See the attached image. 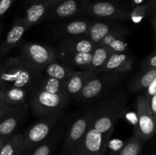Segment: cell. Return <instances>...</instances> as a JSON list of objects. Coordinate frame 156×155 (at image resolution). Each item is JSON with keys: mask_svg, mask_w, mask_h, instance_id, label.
Segmentation results:
<instances>
[{"mask_svg": "<svg viewBox=\"0 0 156 155\" xmlns=\"http://www.w3.org/2000/svg\"><path fill=\"white\" fill-rule=\"evenodd\" d=\"M27 90H30L32 112L37 117L62 112L69 97L62 82L47 76H40L34 85Z\"/></svg>", "mask_w": 156, "mask_h": 155, "instance_id": "cell-1", "label": "cell"}, {"mask_svg": "<svg viewBox=\"0 0 156 155\" xmlns=\"http://www.w3.org/2000/svg\"><path fill=\"white\" fill-rule=\"evenodd\" d=\"M127 97L123 92L108 96L93 108L91 126L101 134L111 137L116 123L124 112Z\"/></svg>", "mask_w": 156, "mask_h": 155, "instance_id": "cell-2", "label": "cell"}, {"mask_svg": "<svg viewBox=\"0 0 156 155\" xmlns=\"http://www.w3.org/2000/svg\"><path fill=\"white\" fill-rule=\"evenodd\" d=\"M41 74L30 68L19 56L9 57L0 66V78L7 86L30 88Z\"/></svg>", "mask_w": 156, "mask_h": 155, "instance_id": "cell-3", "label": "cell"}, {"mask_svg": "<svg viewBox=\"0 0 156 155\" xmlns=\"http://www.w3.org/2000/svg\"><path fill=\"white\" fill-rule=\"evenodd\" d=\"M124 78L123 74L110 72L97 73L85 85L75 98L82 103L92 101L114 88Z\"/></svg>", "mask_w": 156, "mask_h": 155, "instance_id": "cell-4", "label": "cell"}, {"mask_svg": "<svg viewBox=\"0 0 156 155\" xmlns=\"http://www.w3.org/2000/svg\"><path fill=\"white\" fill-rule=\"evenodd\" d=\"M62 116V112L41 117L42 119L38 121L27 129L23 134L22 146L20 150V155L27 153L36 146H38L49 136L53 126Z\"/></svg>", "mask_w": 156, "mask_h": 155, "instance_id": "cell-5", "label": "cell"}, {"mask_svg": "<svg viewBox=\"0 0 156 155\" xmlns=\"http://www.w3.org/2000/svg\"><path fill=\"white\" fill-rule=\"evenodd\" d=\"M19 56L31 69L39 74L43 72L50 62L56 59L53 49L36 43L23 44Z\"/></svg>", "mask_w": 156, "mask_h": 155, "instance_id": "cell-6", "label": "cell"}, {"mask_svg": "<svg viewBox=\"0 0 156 155\" xmlns=\"http://www.w3.org/2000/svg\"><path fill=\"white\" fill-rule=\"evenodd\" d=\"M137 122L134 134L143 141L149 139L155 132L156 116L153 115L148 104L145 94L138 95L136 102Z\"/></svg>", "mask_w": 156, "mask_h": 155, "instance_id": "cell-7", "label": "cell"}, {"mask_svg": "<svg viewBox=\"0 0 156 155\" xmlns=\"http://www.w3.org/2000/svg\"><path fill=\"white\" fill-rule=\"evenodd\" d=\"M111 138L90 126L71 155H105Z\"/></svg>", "mask_w": 156, "mask_h": 155, "instance_id": "cell-8", "label": "cell"}, {"mask_svg": "<svg viewBox=\"0 0 156 155\" xmlns=\"http://www.w3.org/2000/svg\"><path fill=\"white\" fill-rule=\"evenodd\" d=\"M80 15L106 19L128 20L129 18V12L126 9L108 2H87L81 10Z\"/></svg>", "mask_w": 156, "mask_h": 155, "instance_id": "cell-9", "label": "cell"}, {"mask_svg": "<svg viewBox=\"0 0 156 155\" xmlns=\"http://www.w3.org/2000/svg\"><path fill=\"white\" fill-rule=\"evenodd\" d=\"M93 118V108L88 109L82 115L76 119L70 126L63 144V151L65 153H71L78 145L85 132L91 126Z\"/></svg>", "mask_w": 156, "mask_h": 155, "instance_id": "cell-10", "label": "cell"}, {"mask_svg": "<svg viewBox=\"0 0 156 155\" xmlns=\"http://www.w3.org/2000/svg\"><path fill=\"white\" fill-rule=\"evenodd\" d=\"M129 33L128 28L111 21H91L85 36L95 44H98L108 35L117 34L126 36Z\"/></svg>", "mask_w": 156, "mask_h": 155, "instance_id": "cell-11", "label": "cell"}, {"mask_svg": "<svg viewBox=\"0 0 156 155\" xmlns=\"http://www.w3.org/2000/svg\"><path fill=\"white\" fill-rule=\"evenodd\" d=\"M88 0H65L49 10L45 19H65L80 15L81 10Z\"/></svg>", "mask_w": 156, "mask_h": 155, "instance_id": "cell-12", "label": "cell"}, {"mask_svg": "<svg viewBox=\"0 0 156 155\" xmlns=\"http://www.w3.org/2000/svg\"><path fill=\"white\" fill-rule=\"evenodd\" d=\"M28 29L29 27L24 24L23 18L17 17L0 46V54L4 56L15 48L21 42L24 33Z\"/></svg>", "mask_w": 156, "mask_h": 155, "instance_id": "cell-13", "label": "cell"}, {"mask_svg": "<svg viewBox=\"0 0 156 155\" xmlns=\"http://www.w3.org/2000/svg\"><path fill=\"white\" fill-rule=\"evenodd\" d=\"M133 59L127 53H111L101 72L125 74L131 71Z\"/></svg>", "mask_w": 156, "mask_h": 155, "instance_id": "cell-14", "label": "cell"}, {"mask_svg": "<svg viewBox=\"0 0 156 155\" xmlns=\"http://www.w3.org/2000/svg\"><path fill=\"white\" fill-rule=\"evenodd\" d=\"M96 44L86 36H77L67 37L55 50L73 53H91Z\"/></svg>", "mask_w": 156, "mask_h": 155, "instance_id": "cell-15", "label": "cell"}, {"mask_svg": "<svg viewBox=\"0 0 156 155\" xmlns=\"http://www.w3.org/2000/svg\"><path fill=\"white\" fill-rule=\"evenodd\" d=\"M91 21L88 19H76L69 21L55 28L56 36H85L89 29Z\"/></svg>", "mask_w": 156, "mask_h": 155, "instance_id": "cell-16", "label": "cell"}, {"mask_svg": "<svg viewBox=\"0 0 156 155\" xmlns=\"http://www.w3.org/2000/svg\"><path fill=\"white\" fill-rule=\"evenodd\" d=\"M97 73L88 71H74L64 84L65 90L69 96L76 97L85 87L87 82Z\"/></svg>", "mask_w": 156, "mask_h": 155, "instance_id": "cell-17", "label": "cell"}, {"mask_svg": "<svg viewBox=\"0 0 156 155\" xmlns=\"http://www.w3.org/2000/svg\"><path fill=\"white\" fill-rule=\"evenodd\" d=\"M50 9L49 2H38L29 5L26 9L23 21L30 28L33 25L38 24L45 19L49 10Z\"/></svg>", "mask_w": 156, "mask_h": 155, "instance_id": "cell-18", "label": "cell"}, {"mask_svg": "<svg viewBox=\"0 0 156 155\" xmlns=\"http://www.w3.org/2000/svg\"><path fill=\"white\" fill-rule=\"evenodd\" d=\"M56 59H59L63 63L68 65L77 67L82 71H88L91 60V53H73L61 51L53 49Z\"/></svg>", "mask_w": 156, "mask_h": 155, "instance_id": "cell-19", "label": "cell"}, {"mask_svg": "<svg viewBox=\"0 0 156 155\" xmlns=\"http://www.w3.org/2000/svg\"><path fill=\"white\" fill-rule=\"evenodd\" d=\"M24 115V110L21 106H18L15 112L2 120L0 122V138H8L12 136L22 121Z\"/></svg>", "mask_w": 156, "mask_h": 155, "instance_id": "cell-20", "label": "cell"}, {"mask_svg": "<svg viewBox=\"0 0 156 155\" xmlns=\"http://www.w3.org/2000/svg\"><path fill=\"white\" fill-rule=\"evenodd\" d=\"M75 70L63 62H58V59L50 62L44 69L46 76L60 81L63 84L66 81Z\"/></svg>", "mask_w": 156, "mask_h": 155, "instance_id": "cell-21", "label": "cell"}, {"mask_svg": "<svg viewBox=\"0 0 156 155\" xmlns=\"http://www.w3.org/2000/svg\"><path fill=\"white\" fill-rule=\"evenodd\" d=\"M156 79V68L140 71L128 83V88L131 93H136L146 90L149 85Z\"/></svg>", "mask_w": 156, "mask_h": 155, "instance_id": "cell-22", "label": "cell"}, {"mask_svg": "<svg viewBox=\"0 0 156 155\" xmlns=\"http://www.w3.org/2000/svg\"><path fill=\"white\" fill-rule=\"evenodd\" d=\"M111 52L100 44H96L91 52V60L88 67V71L95 73L101 72L102 68L108 61Z\"/></svg>", "mask_w": 156, "mask_h": 155, "instance_id": "cell-23", "label": "cell"}, {"mask_svg": "<svg viewBox=\"0 0 156 155\" xmlns=\"http://www.w3.org/2000/svg\"><path fill=\"white\" fill-rule=\"evenodd\" d=\"M27 89L24 88L7 86L5 89L4 103L10 106H21L25 102Z\"/></svg>", "mask_w": 156, "mask_h": 155, "instance_id": "cell-24", "label": "cell"}, {"mask_svg": "<svg viewBox=\"0 0 156 155\" xmlns=\"http://www.w3.org/2000/svg\"><path fill=\"white\" fill-rule=\"evenodd\" d=\"M125 36L117 34H111L105 36L98 44L109 50L111 53H126L127 44L124 40Z\"/></svg>", "mask_w": 156, "mask_h": 155, "instance_id": "cell-25", "label": "cell"}, {"mask_svg": "<svg viewBox=\"0 0 156 155\" xmlns=\"http://www.w3.org/2000/svg\"><path fill=\"white\" fill-rule=\"evenodd\" d=\"M24 135L19 133L9 137L0 147V155H20Z\"/></svg>", "mask_w": 156, "mask_h": 155, "instance_id": "cell-26", "label": "cell"}, {"mask_svg": "<svg viewBox=\"0 0 156 155\" xmlns=\"http://www.w3.org/2000/svg\"><path fill=\"white\" fill-rule=\"evenodd\" d=\"M143 143V140L133 134L115 155H140Z\"/></svg>", "mask_w": 156, "mask_h": 155, "instance_id": "cell-27", "label": "cell"}, {"mask_svg": "<svg viewBox=\"0 0 156 155\" xmlns=\"http://www.w3.org/2000/svg\"><path fill=\"white\" fill-rule=\"evenodd\" d=\"M151 12V5H138L133 9L131 13H129V18L133 21V22L138 24L143 21L145 17L149 15Z\"/></svg>", "mask_w": 156, "mask_h": 155, "instance_id": "cell-28", "label": "cell"}, {"mask_svg": "<svg viewBox=\"0 0 156 155\" xmlns=\"http://www.w3.org/2000/svg\"><path fill=\"white\" fill-rule=\"evenodd\" d=\"M55 143V136L47 137L43 142L38 145L32 153L28 155H50L52 151V148Z\"/></svg>", "mask_w": 156, "mask_h": 155, "instance_id": "cell-29", "label": "cell"}, {"mask_svg": "<svg viewBox=\"0 0 156 155\" xmlns=\"http://www.w3.org/2000/svg\"><path fill=\"white\" fill-rule=\"evenodd\" d=\"M155 68H156V54L155 51H153L143 59L140 64V69L141 71H147Z\"/></svg>", "mask_w": 156, "mask_h": 155, "instance_id": "cell-30", "label": "cell"}, {"mask_svg": "<svg viewBox=\"0 0 156 155\" xmlns=\"http://www.w3.org/2000/svg\"><path fill=\"white\" fill-rule=\"evenodd\" d=\"M18 108V106H10L4 103H2L0 105V122L4 119L5 117H7L8 115L15 112Z\"/></svg>", "mask_w": 156, "mask_h": 155, "instance_id": "cell-31", "label": "cell"}, {"mask_svg": "<svg viewBox=\"0 0 156 155\" xmlns=\"http://www.w3.org/2000/svg\"><path fill=\"white\" fill-rule=\"evenodd\" d=\"M15 0H0V18L10 9Z\"/></svg>", "mask_w": 156, "mask_h": 155, "instance_id": "cell-32", "label": "cell"}, {"mask_svg": "<svg viewBox=\"0 0 156 155\" xmlns=\"http://www.w3.org/2000/svg\"><path fill=\"white\" fill-rule=\"evenodd\" d=\"M144 94L147 97H150L152 96L156 95V79H155L149 85V87L146 89V92Z\"/></svg>", "mask_w": 156, "mask_h": 155, "instance_id": "cell-33", "label": "cell"}, {"mask_svg": "<svg viewBox=\"0 0 156 155\" xmlns=\"http://www.w3.org/2000/svg\"><path fill=\"white\" fill-rule=\"evenodd\" d=\"M146 99H147L148 104H149L151 111L153 113V115L156 116V95L152 96L150 97H146Z\"/></svg>", "mask_w": 156, "mask_h": 155, "instance_id": "cell-34", "label": "cell"}, {"mask_svg": "<svg viewBox=\"0 0 156 155\" xmlns=\"http://www.w3.org/2000/svg\"><path fill=\"white\" fill-rule=\"evenodd\" d=\"M5 88L6 87H5V88H0V105L4 103L3 101H4V94Z\"/></svg>", "mask_w": 156, "mask_h": 155, "instance_id": "cell-35", "label": "cell"}, {"mask_svg": "<svg viewBox=\"0 0 156 155\" xmlns=\"http://www.w3.org/2000/svg\"><path fill=\"white\" fill-rule=\"evenodd\" d=\"M65 1V0H49V4H50V9H51L52 7H53V6L56 5L57 4H59V2H63Z\"/></svg>", "mask_w": 156, "mask_h": 155, "instance_id": "cell-36", "label": "cell"}, {"mask_svg": "<svg viewBox=\"0 0 156 155\" xmlns=\"http://www.w3.org/2000/svg\"><path fill=\"white\" fill-rule=\"evenodd\" d=\"M152 30H153V33H154V36H155V29H156V27H155V15H154L153 16V18H152Z\"/></svg>", "mask_w": 156, "mask_h": 155, "instance_id": "cell-37", "label": "cell"}, {"mask_svg": "<svg viewBox=\"0 0 156 155\" xmlns=\"http://www.w3.org/2000/svg\"><path fill=\"white\" fill-rule=\"evenodd\" d=\"M27 2L28 3V5L31 4V3H34V2H47L49 1V0H26Z\"/></svg>", "mask_w": 156, "mask_h": 155, "instance_id": "cell-38", "label": "cell"}, {"mask_svg": "<svg viewBox=\"0 0 156 155\" xmlns=\"http://www.w3.org/2000/svg\"><path fill=\"white\" fill-rule=\"evenodd\" d=\"M6 139H7V138H0V147H1L2 145V144H4V142H5V141Z\"/></svg>", "mask_w": 156, "mask_h": 155, "instance_id": "cell-39", "label": "cell"}, {"mask_svg": "<svg viewBox=\"0 0 156 155\" xmlns=\"http://www.w3.org/2000/svg\"><path fill=\"white\" fill-rule=\"evenodd\" d=\"M5 87H7V85H6L2 81V79L0 78V88H5Z\"/></svg>", "mask_w": 156, "mask_h": 155, "instance_id": "cell-40", "label": "cell"}, {"mask_svg": "<svg viewBox=\"0 0 156 155\" xmlns=\"http://www.w3.org/2000/svg\"><path fill=\"white\" fill-rule=\"evenodd\" d=\"M133 2L134 3H135V4H140V3L141 2H143V0H132Z\"/></svg>", "mask_w": 156, "mask_h": 155, "instance_id": "cell-41", "label": "cell"}, {"mask_svg": "<svg viewBox=\"0 0 156 155\" xmlns=\"http://www.w3.org/2000/svg\"><path fill=\"white\" fill-rule=\"evenodd\" d=\"M21 155H28V153H24V154H21Z\"/></svg>", "mask_w": 156, "mask_h": 155, "instance_id": "cell-42", "label": "cell"}]
</instances>
